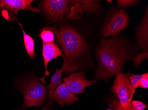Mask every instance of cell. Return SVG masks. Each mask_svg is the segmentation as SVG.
I'll return each instance as SVG.
<instances>
[{"label":"cell","mask_w":148,"mask_h":110,"mask_svg":"<svg viewBox=\"0 0 148 110\" xmlns=\"http://www.w3.org/2000/svg\"><path fill=\"white\" fill-rule=\"evenodd\" d=\"M96 54L99 66L95 78L106 83L113 76L122 72L125 64L133 57L131 47L116 38H103L97 47Z\"/></svg>","instance_id":"1"},{"label":"cell","mask_w":148,"mask_h":110,"mask_svg":"<svg viewBox=\"0 0 148 110\" xmlns=\"http://www.w3.org/2000/svg\"><path fill=\"white\" fill-rule=\"evenodd\" d=\"M55 34V41L61 48L64 56V63L61 68L66 72L77 71L79 66V59L84 55L87 44L83 36L71 26L64 24L58 28L51 27Z\"/></svg>","instance_id":"2"},{"label":"cell","mask_w":148,"mask_h":110,"mask_svg":"<svg viewBox=\"0 0 148 110\" xmlns=\"http://www.w3.org/2000/svg\"><path fill=\"white\" fill-rule=\"evenodd\" d=\"M40 7L44 14L53 22L79 20L84 14L79 1L45 0L41 1Z\"/></svg>","instance_id":"3"},{"label":"cell","mask_w":148,"mask_h":110,"mask_svg":"<svg viewBox=\"0 0 148 110\" xmlns=\"http://www.w3.org/2000/svg\"><path fill=\"white\" fill-rule=\"evenodd\" d=\"M18 89L23 94L24 108L41 105L46 99L48 87L35 75L29 78L21 80L17 83Z\"/></svg>","instance_id":"4"},{"label":"cell","mask_w":148,"mask_h":110,"mask_svg":"<svg viewBox=\"0 0 148 110\" xmlns=\"http://www.w3.org/2000/svg\"><path fill=\"white\" fill-rule=\"evenodd\" d=\"M111 91L116 93L120 105L123 110H131V104L135 89L130 83L127 74L121 72L115 76Z\"/></svg>","instance_id":"5"},{"label":"cell","mask_w":148,"mask_h":110,"mask_svg":"<svg viewBox=\"0 0 148 110\" xmlns=\"http://www.w3.org/2000/svg\"><path fill=\"white\" fill-rule=\"evenodd\" d=\"M129 23L128 15L123 9H119L109 16L104 23L100 34L104 38L118 35L128 26Z\"/></svg>","instance_id":"6"},{"label":"cell","mask_w":148,"mask_h":110,"mask_svg":"<svg viewBox=\"0 0 148 110\" xmlns=\"http://www.w3.org/2000/svg\"><path fill=\"white\" fill-rule=\"evenodd\" d=\"M63 80L70 91L74 94L83 93L86 87L91 86L96 82L95 80H86L85 73L84 72L73 73Z\"/></svg>","instance_id":"7"},{"label":"cell","mask_w":148,"mask_h":110,"mask_svg":"<svg viewBox=\"0 0 148 110\" xmlns=\"http://www.w3.org/2000/svg\"><path fill=\"white\" fill-rule=\"evenodd\" d=\"M32 0H0V11H7L12 16H17L20 10H28L35 12H40V10L32 7Z\"/></svg>","instance_id":"8"},{"label":"cell","mask_w":148,"mask_h":110,"mask_svg":"<svg viewBox=\"0 0 148 110\" xmlns=\"http://www.w3.org/2000/svg\"><path fill=\"white\" fill-rule=\"evenodd\" d=\"M49 96L51 100L57 102L63 107L65 105L69 106L75 102L79 101V98L75 94L70 91L64 82L60 85L54 90L49 93Z\"/></svg>","instance_id":"9"},{"label":"cell","mask_w":148,"mask_h":110,"mask_svg":"<svg viewBox=\"0 0 148 110\" xmlns=\"http://www.w3.org/2000/svg\"><path fill=\"white\" fill-rule=\"evenodd\" d=\"M42 56L44 59V66L45 67V74L44 76L39 78L40 80L45 85V81L46 76H50V72L48 70V65L49 62L52 59H57L58 57H64L63 53L58 45L55 43H43Z\"/></svg>","instance_id":"10"},{"label":"cell","mask_w":148,"mask_h":110,"mask_svg":"<svg viewBox=\"0 0 148 110\" xmlns=\"http://www.w3.org/2000/svg\"><path fill=\"white\" fill-rule=\"evenodd\" d=\"M136 40L139 48L148 51V12L147 9L143 20L136 31Z\"/></svg>","instance_id":"11"},{"label":"cell","mask_w":148,"mask_h":110,"mask_svg":"<svg viewBox=\"0 0 148 110\" xmlns=\"http://www.w3.org/2000/svg\"><path fill=\"white\" fill-rule=\"evenodd\" d=\"M16 21L19 24L23 32L24 45L28 53V57L32 59H34L36 56L35 53L34 40L32 37L26 33L25 31L23 29L22 24H21L17 20Z\"/></svg>","instance_id":"12"},{"label":"cell","mask_w":148,"mask_h":110,"mask_svg":"<svg viewBox=\"0 0 148 110\" xmlns=\"http://www.w3.org/2000/svg\"><path fill=\"white\" fill-rule=\"evenodd\" d=\"M79 5L83 12L90 14L96 13L100 9V1H79Z\"/></svg>","instance_id":"13"},{"label":"cell","mask_w":148,"mask_h":110,"mask_svg":"<svg viewBox=\"0 0 148 110\" xmlns=\"http://www.w3.org/2000/svg\"><path fill=\"white\" fill-rule=\"evenodd\" d=\"M64 71L62 68L56 69V71L54 74L51 78L50 84L48 86V93H50L56 89L60 85L62 84L61 78L62 77V73Z\"/></svg>","instance_id":"14"},{"label":"cell","mask_w":148,"mask_h":110,"mask_svg":"<svg viewBox=\"0 0 148 110\" xmlns=\"http://www.w3.org/2000/svg\"><path fill=\"white\" fill-rule=\"evenodd\" d=\"M39 37L43 43H52L55 42V34L51 27H45L41 29Z\"/></svg>","instance_id":"15"},{"label":"cell","mask_w":148,"mask_h":110,"mask_svg":"<svg viewBox=\"0 0 148 110\" xmlns=\"http://www.w3.org/2000/svg\"><path fill=\"white\" fill-rule=\"evenodd\" d=\"M148 59V51H143L142 53L133 57L132 60L134 65L136 67V68H137L143 60L147 59Z\"/></svg>","instance_id":"16"},{"label":"cell","mask_w":148,"mask_h":110,"mask_svg":"<svg viewBox=\"0 0 148 110\" xmlns=\"http://www.w3.org/2000/svg\"><path fill=\"white\" fill-rule=\"evenodd\" d=\"M144 74H145L135 75V74H131L130 73H128L127 74V75L129 78L131 85L134 89H136L138 87L140 81L143 78Z\"/></svg>","instance_id":"17"},{"label":"cell","mask_w":148,"mask_h":110,"mask_svg":"<svg viewBox=\"0 0 148 110\" xmlns=\"http://www.w3.org/2000/svg\"><path fill=\"white\" fill-rule=\"evenodd\" d=\"M138 1L134 0H118L117 1V5L120 8H127L138 3Z\"/></svg>","instance_id":"18"},{"label":"cell","mask_w":148,"mask_h":110,"mask_svg":"<svg viewBox=\"0 0 148 110\" xmlns=\"http://www.w3.org/2000/svg\"><path fill=\"white\" fill-rule=\"evenodd\" d=\"M131 107V110H144L146 107L143 102L138 101H132Z\"/></svg>","instance_id":"19"},{"label":"cell","mask_w":148,"mask_h":110,"mask_svg":"<svg viewBox=\"0 0 148 110\" xmlns=\"http://www.w3.org/2000/svg\"><path fill=\"white\" fill-rule=\"evenodd\" d=\"M143 88H148V73L145 74L144 76L140 81L139 86Z\"/></svg>","instance_id":"20"},{"label":"cell","mask_w":148,"mask_h":110,"mask_svg":"<svg viewBox=\"0 0 148 110\" xmlns=\"http://www.w3.org/2000/svg\"><path fill=\"white\" fill-rule=\"evenodd\" d=\"M109 105L114 110H123L121 107L119 100L116 97L110 102Z\"/></svg>","instance_id":"21"},{"label":"cell","mask_w":148,"mask_h":110,"mask_svg":"<svg viewBox=\"0 0 148 110\" xmlns=\"http://www.w3.org/2000/svg\"><path fill=\"white\" fill-rule=\"evenodd\" d=\"M51 101L49 102L45 107H43L40 110H50L51 107Z\"/></svg>","instance_id":"22"},{"label":"cell","mask_w":148,"mask_h":110,"mask_svg":"<svg viewBox=\"0 0 148 110\" xmlns=\"http://www.w3.org/2000/svg\"><path fill=\"white\" fill-rule=\"evenodd\" d=\"M108 1L109 3H111V1Z\"/></svg>","instance_id":"23"},{"label":"cell","mask_w":148,"mask_h":110,"mask_svg":"<svg viewBox=\"0 0 148 110\" xmlns=\"http://www.w3.org/2000/svg\"><path fill=\"white\" fill-rule=\"evenodd\" d=\"M114 110V109H107V110Z\"/></svg>","instance_id":"24"},{"label":"cell","mask_w":148,"mask_h":110,"mask_svg":"<svg viewBox=\"0 0 148 110\" xmlns=\"http://www.w3.org/2000/svg\"><path fill=\"white\" fill-rule=\"evenodd\" d=\"M18 110V109H17V110Z\"/></svg>","instance_id":"25"}]
</instances>
